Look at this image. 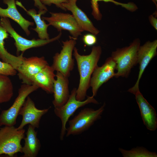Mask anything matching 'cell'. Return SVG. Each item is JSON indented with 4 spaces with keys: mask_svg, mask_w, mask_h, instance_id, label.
Returning a JSON list of instances; mask_svg holds the SVG:
<instances>
[{
    "mask_svg": "<svg viewBox=\"0 0 157 157\" xmlns=\"http://www.w3.org/2000/svg\"><path fill=\"white\" fill-rule=\"evenodd\" d=\"M77 88H74L72 90L69 99L66 102L63 106L59 108H55L54 113L61 120L62 127L60 135V139H64L66 133V124L70 117L72 115L78 108L90 103L98 104L99 103L91 96H87L86 99L79 101L76 98Z\"/></svg>",
    "mask_w": 157,
    "mask_h": 157,
    "instance_id": "8992f818",
    "label": "cell"
},
{
    "mask_svg": "<svg viewBox=\"0 0 157 157\" xmlns=\"http://www.w3.org/2000/svg\"><path fill=\"white\" fill-rule=\"evenodd\" d=\"M41 2L44 5L50 6L52 4L57 7L65 11L66 10L62 6L63 3H66L68 0H40Z\"/></svg>",
    "mask_w": 157,
    "mask_h": 157,
    "instance_id": "d4e9b609",
    "label": "cell"
},
{
    "mask_svg": "<svg viewBox=\"0 0 157 157\" xmlns=\"http://www.w3.org/2000/svg\"><path fill=\"white\" fill-rule=\"evenodd\" d=\"M0 24L14 39L15 41L14 44L16 48L17 53L20 52H22L23 53L28 49L45 45L58 40L62 34L61 32H60L58 35L49 39H35L33 38L29 40L22 37L15 30L8 18L1 17Z\"/></svg>",
    "mask_w": 157,
    "mask_h": 157,
    "instance_id": "ba28073f",
    "label": "cell"
},
{
    "mask_svg": "<svg viewBox=\"0 0 157 157\" xmlns=\"http://www.w3.org/2000/svg\"><path fill=\"white\" fill-rule=\"evenodd\" d=\"M76 40L70 38L69 40L63 41L62 49L60 53H56L53 57L51 67L55 71L59 72L65 76L69 77L74 66L72 53L76 44Z\"/></svg>",
    "mask_w": 157,
    "mask_h": 157,
    "instance_id": "52a82bcc",
    "label": "cell"
},
{
    "mask_svg": "<svg viewBox=\"0 0 157 157\" xmlns=\"http://www.w3.org/2000/svg\"><path fill=\"white\" fill-rule=\"evenodd\" d=\"M35 128L29 124L26 137L24 138V144L22 147V157H36L41 147L40 142L37 137V132Z\"/></svg>",
    "mask_w": 157,
    "mask_h": 157,
    "instance_id": "d6986e66",
    "label": "cell"
},
{
    "mask_svg": "<svg viewBox=\"0 0 157 157\" xmlns=\"http://www.w3.org/2000/svg\"><path fill=\"white\" fill-rule=\"evenodd\" d=\"M133 94L135 96L144 124L148 130H156L157 128V118L155 109L143 97L140 90Z\"/></svg>",
    "mask_w": 157,
    "mask_h": 157,
    "instance_id": "5bb4252c",
    "label": "cell"
},
{
    "mask_svg": "<svg viewBox=\"0 0 157 157\" xmlns=\"http://www.w3.org/2000/svg\"><path fill=\"white\" fill-rule=\"evenodd\" d=\"M106 104L96 110L90 108L82 109L72 119L68 121L66 136L80 134L88 130L94 122L101 119Z\"/></svg>",
    "mask_w": 157,
    "mask_h": 157,
    "instance_id": "3957f363",
    "label": "cell"
},
{
    "mask_svg": "<svg viewBox=\"0 0 157 157\" xmlns=\"http://www.w3.org/2000/svg\"><path fill=\"white\" fill-rule=\"evenodd\" d=\"M140 46L139 38L135 39L129 46L117 49L111 53L117 72L115 77H128L132 68L138 63L137 53Z\"/></svg>",
    "mask_w": 157,
    "mask_h": 157,
    "instance_id": "7a4b0ae2",
    "label": "cell"
},
{
    "mask_svg": "<svg viewBox=\"0 0 157 157\" xmlns=\"http://www.w3.org/2000/svg\"><path fill=\"white\" fill-rule=\"evenodd\" d=\"M50 17H42V19L47 22L49 25L56 28L58 31L67 30L72 36L70 38L76 40L83 31L80 28L72 15L63 13L50 12Z\"/></svg>",
    "mask_w": 157,
    "mask_h": 157,
    "instance_id": "9c48e42d",
    "label": "cell"
},
{
    "mask_svg": "<svg viewBox=\"0 0 157 157\" xmlns=\"http://www.w3.org/2000/svg\"><path fill=\"white\" fill-rule=\"evenodd\" d=\"M54 71L51 66L47 65L31 78L29 84L35 85L48 94L53 93L56 77Z\"/></svg>",
    "mask_w": 157,
    "mask_h": 157,
    "instance_id": "e0dca14e",
    "label": "cell"
},
{
    "mask_svg": "<svg viewBox=\"0 0 157 157\" xmlns=\"http://www.w3.org/2000/svg\"><path fill=\"white\" fill-rule=\"evenodd\" d=\"M17 72L12 65L0 61V74L7 76H13Z\"/></svg>",
    "mask_w": 157,
    "mask_h": 157,
    "instance_id": "cb8c5ba5",
    "label": "cell"
},
{
    "mask_svg": "<svg viewBox=\"0 0 157 157\" xmlns=\"http://www.w3.org/2000/svg\"><path fill=\"white\" fill-rule=\"evenodd\" d=\"M8 76L0 74V104L9 101L13 95V85Z\"/></svg>",
    "mask_w": 157,
    "mask_h": 157,
    "instance_id": "44dd1931",
    "label": "cell"
},
{
    "mask_svg": "<svg viewBox=\"0 0 157 157\" xmlns=\"http://www.w3.org/2000/svg\"><path fill=\"white\" fill-rule=\"evenodd\" d=\"M39 88L34 84L23 83L12 105L8 109L2 111L0 114V126H14L21 108L29 95Z\"/></svg>",
    "mask_w": 157,
    "mask_h": 157,
    "instance_id": "5b68a950",
    "label": "cell"
},
{
    "mask_svg": "<svg viewBox=\"0 0 157 157\" xmlns=\"http://www.w3.org/2000/svg\"><path fill=\"white\" fill-rule=\"evenodd\" d=\"M4 3L7 5V8L3 9L0 7V17L10 18L17 23L28 36L30 32L28 27L33 26L34 23L25 19L18 10L15 0H3Z\"/></svg>",
    "mask_w": 157,
    "mask_h": 157,
    "instance_id": "ac0fdd59",
    "label": "cell"
},
{
    "mask_svg": "<svg viewBox=\"0 0 157 157\" xmlns=\"http://www.w3.org/2000/svg\"><path fill=\"white\" fill-rule=\"evenodd\" d=\"M9 35L5 28L0 24V46L4 45V40L7 38Z\"/></svg>",
    "mask_w": 157,
    "mask_h": 157,
    "instance_id": "4316f807",
    "label": "cell"
},
{
    "mask_svg": "<svg viewBox=\"0 0 157 157\" xmlns=\"http://www.w3.org/2000/svg\"><path fill=\"white\" fill-rule=\"evenodd\" d=\"M34 2V6L37 7L39 10H45L48 11L46 7L43 4L40 0H33Z\"/></svg>",
    "mask_w": 157,
    "mask_h": 157,
    "instance_id": "83f0119b",
    "label": "cell"
},
{
    "mask_svg": "<svg viewBox=\"0 0 157 157\" xmlns=\"http://www.w3.org/2000/svg\"><path fill=\"white\" fill-rule=\"evenodd\" d=\"M77 0H68L63 3L62 6L66 10L71 11L80 28L83 31H86L95 35L99 33V31L94 25L85 13L79 8L76 4Z\"/></svg>",
    "mask_w": 157,
    "mask_h": 157,
    "instance_id": "9a60e30c",
    "label": "cell"
},
{
    "mask_svg": "<svg viewBox=\"0 0 157 157\" xmlns=\"http://www.w3.org/2000/svg\"><path fill=\"white\" fill-rule=\"evenodd\" d=\"M56 77L53 84L54 99L52 103L54 108H57L61 107L66 102L70 94L68 77L59 72H56Z\"/></svg>",
    "mask_w": 157,
    "mask_h": 157,
    "instance_id": "2e32d148",
    "label": "cell"
},
{
    "mask_svg": "<svg viewBox=\"0 0 157 157\" xmlns=\"http://www.w3.org/2000/svg\"><path fill=\"white\" fill-rule=\"evenodd\" d=\"M49 108L43 109H38L33 100L28 96L19 113V115H22V118L20 124L17 127V129H23L28 124L35 128H38L42 117L48 112Z\"/></svg>",
    "mask_w": 157,
    "mask_h": 157,
    "instance_id": "7c38bea8",
    "label": "cell"
},
{
    "mask_svg": "<svg viewBox=\"0 0 157 157\" xmlns=\"http://www.w3.org/2000/svg\"><path fill=\"white\" fill-rule=\"evenodd\" d=\"M73 55L76 60L80 75L79 83L76 90V98L79 101L85 99L87 92L90 87L92 74L98 66L97 63L102 53L100 46H93L90 53L88 55H81L75 47Z\"/></svg>",
    "mask_w": 157,
    "mask_h": 157,
    "instance_id": "6da1fadb",
    "label": "cell"
},
{
    "mask_svg": "<svg viewBox=\"0 0 157 157\" xmlns=\"http://www.w3.org/2000/svg\"><path fill=\"white\" fill-rule=\"evenodd\" d=\"M103 1L106 2H113L116 5L121 6L127 10L133 12L135 10L136 7L134 3H121L114 0H91L92 8V15L94 18L97 20H101L102 15L99 8L98 2Z\"/></svg>",
    "mask_w": 157,
    "mask_h": 157,
    "instance_id": "7402d4cb",
    "label": "cell"
},
{
    "mask_svg": "<svg viewBox=\"0 0 157 157\" xmlns=\"http://www.w3.org/2000/svg\"><path fill=\"white\" fill-rule=\"evenodd\" d=\"M83 40L84 43L88 46L93 45L97 42L95 35L91 33L84 35L83 38Z\"/></svg>",
    "mask_w": 157,
    "mask_h": 157,
    "instance_id": "484cf974",
    "label": "cell"
},
{
    "mask_svg": "<svg viewBox=\"0 0 157 157\" xmlns=\"http://www.w3.org/2000/svg\"><path fill=\"white\" fill-rule=\"evenodd\" d=\"M157 40H148L140 46L137 53L138 63L139 65V71L137 80L135 85L128 91L133 94L139 90V83L143 73L150 61L157 55Z\"/></svg>",
    "mask_w": 157,
    "mask_h": 157,
    "instance_id": "30bf717a",
    "label": "cell"
},
{
    "mask_svg": "<svg viewBox=\"0 0 157 157\" xmlns=\"http://www.w3.org/2000/svg\"><path fill=\"white\" fill-rule=\"evenodd\" d=\"M25 130H18L14 126H4L0 128V156L13 157L22 153L21 140L25 137Z\"/></svg>",
    "mask_w": 157,
    "mask_h": 157,
    "instance_id": "277c9868",
    "label": "cell"
},
{
    "mask_svg": "<svg viewBox=\"0 0 157 157\" xmlns=\"http://www.w3.org/2000/svg\"><path fill=\"white\" fill-rule=\"evenodd\" d=\"M48 65L43 56L24 57L16 70L19 79L23 83L29 84L31 78Z\"/></svg>",
    "mask_w": 157,
    "mask_h": 157,
    "instance_id": "4fadbf2b",
    "label": "cell"
},
{
    "mask_svg": "<svg viewBox=\"0 0 157 157\" xmlns=\"http://www.w3.org/2000/svg\"><path fill=\"white\" fill-rule=\"evenodd\" d=\"M15 3L16 5L22 8L27 14L30 16L33 19L36 27L35 28H32L31 29L37 32L39 39L42 40L49 39L47 29L50 25L49 24H47L44 20L41 17V15L45 13L47 11L45 10H39L37 13L34 9L27 10L20 2L17 1Z\"/></svg>",
    "mask_w": 157,
    "mask_h": 157,
    "instance_id": "ffe728a7",
    "label": "cell"
},
{
    "mask_svg": "<svg viewBox=\"0 0 157 157\" xmlns=\"http://www.w3.org/2000/svg\"><path fill=\"white\" fill-rule=\"evenodd\" d=\"M123 157H157L155 152L151 151L143 147L137 146L130 150L118 149Z\"/></svg>",
    "mask_w": 157,
    "mask_h": 157,
    "instance_id": "603a6c76",
    "label": "cell"
},
{
    "mask_svg": "<svg viewBox=\"0 0 157 157\" xmlns=\"http://www.w3.org/2000/svg\"><path fill=\"white\" fill-rule=\"evenodd\" d=\"M149 20L151 25L155 29L157 30V19L153 15H150L149 17Z\"/></svg>",
    "mask_w": 157,
    "mask_h": 157,
    "instance_id": "f1b7e54d",
    "label": "cell"
},
{
    "mask_svg": "<svg viewBox=\"0 0 157 157\" xmlns=\"http://www.w3.org/2000/svg\"><path fill=\"white\" fill-rule=\"evenodd\" d=\"M116 66L115 61L110 57L107 58L102 66H97L95 68L92 75L90 83L92 97L96 96L99 88L104 83L115 76Z\"/></svg>",
    "mask_w": 157,
    "mask_h": 157,
    "instance_id": "8fae6325",
    "label": "cell"
}]
</instances>
